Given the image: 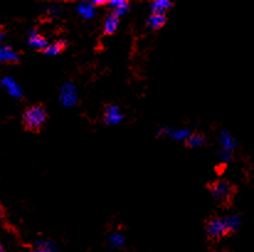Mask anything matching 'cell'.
<instances>
[{"label":"cell","instance_id":"obj_22","mask_svg":"<svg viewBox=\"0 0 254 252\" xmlns=\"http://www.w3.org/2000/svg\"><path fill=\"white\" fill-rule=\"evenodd\" d=\"M2 39H4V34H2V32H0V42L2 41Z\"/></svg>","mask_w":254,"mask_h":252},{"label":"cell","instance_id":"obj_9","mask_svg":"<svg viewBox=\"0 0 254 252\" xmlns=\"http://www.w3.org/2000/svg\"><path fill=\"white\" fill-rule=\"evenodd\" d=\"M119 26V16L114 12L108 15L105 20V25H104V34L105 35H113L114 32L118 30Z\"/></svg>","mask_w":254,"mask_h":252},{"label":"cell","instance_id":"obj_20","mask_svg":"<svg viewBox=\"0 0 254 252\" xmlns=\"http://www.w3.org/2000/svg\"><path fill=\"white\" fill-rule=\"evenodd\" d=\"M218 157H220V160L223 164H226V162H230L232 160V152L227 151V150H221L218 152Z\"/></svg>","mask_w":254,"mask_h":252},{"label":"cell","instance_id":"obj_4","mask_svg":"<svg viewBox=\"0 0 254 252\" xmlns=\"http://www.w3.org/2000/svg\"><path fill=\"white\" fill-rule=\"evenodd\" d=\"M61 101L64 106H73L77 103V89L73 84L67 83L62 86L60 95Z\"/></svg>","mask_w":254,"mask_h":252},{"label":"cell","instance_id":"obj_19","mask_svg":"<svg viewBox=\"0 0 254 252\" xmlns=\"http://www.w3.org/2000/svg\"><path fill=\"white\" fill-rule=\"evenodd\" d=\"M110 244L114 248H121L124 245V236L119 233L113 234L110 236Z\"/></svg>","mask_w":254,"mask_h":252},{"label":"cell","instance_id":"obj_11","mask_svg":"<svg viewBox=\"0 0 254 252\" xmlns=\"http://www.w3.org/2000/svg\"><path fill=\"white\" fill-rule=\"evenodd\" d=\"M167 22V17L166 15H157V14H152L151 16L148 17L147 20V25L151 27L152 30H158L161 27H163Z\"/></svg>","mask_w":254,"mask_h":252},{"label":"cell","instance_id":"obj_5","mask_svg":"<svg viewBox=\"0 0 254 252\" xmlns=\"http://www.w3.org/2000/svg\"><path fill=\"white\" fill-rule=\"evenodd\" d=\"M123 120V115L120 113V109L116 105H106L105 113H104V121L108 125H116V124L121 123Z\"/></svg>","mask_w":254,"mask_h":252},{"label":"cell","instance_id":"obj_24","mask_svg":"<svg viewBox=\"0 0 254 252\" xmlns=\"http://www.w3.org/2000/svg\"><path fill=\"white\" fill-rule=\"evenodd\" d=\"M2 216V209H1V207H0V218H1Z\"/></svg>","mask_w":254,"mask_h":252},{"label":"cell","instance_id":"obj_16","mask_svg":"<svg viewBox=\"0 0 254 252\" xmlns=\"http://www.w3.org/2000/svg\"><path fill=\"white\" fill-rule=\"evenodd\" d=\"M77 10L84 19H90V17L94 16L95 6L93 5V2H80V4L78 5Z\"/></svg>","mask_w":254,"mask_h":252},{"label":"cell","instance_id":"obj_18","mask_svg":"<svg viewBox=\"0 0 254 252\" xmlns=\"http://www.w3.org/2000/svg\"><path fill=\"white\" fill-rule=\"evenodd\" d=\"M167 132H168L169 136L173 137L174 140H188V139H189L190 135H191V134H190V130H188V129L173 130V131H170V130H167Z\"/></svg>","mask_w":254,"mask_h":252},{"label":"cell","instance_id":"obj_8","mask_svg":"<svg viewBox=\"0 0 254 252\" xmlns=\"http://www.w3.org/2000/svg\"><path fill=\"white\" fill-rule=\"evenodd\" d=\"M19 60V55L10 46H0V62L16 63Z\"/></svg>","mask_w":254,"mask_h":252},{"label":"cell","instance_id":"obj_21","mask_svg":"<svg viewBox=\"0 0 254 252\" xmlns=\"http://www.w3.org/2000/svg\"><path fill=\"white\" fill-rule=\"evenodd\" d=\"M34 252H47V251H46V250H43L42 248H37V246H36V249H35Z\"/></svg>","mask_w":254,"mask_h":252},{"label":"cell","instance_id":"obj_6","mask_svg":"<svg viewBox=\"0 0 254 252\" xmlns=\"http://www.w3.org/2000/svg\"><path fill=\"white\" fill-rule=\"evenodd\" d=\"M27 43H29L30 47L36 48L39 51H45L48 47L47 40L45 37L41 36L36 30H30L29 32V39H27Z\"/></svg>","mask_w":254,"mask_h":252},{"label":"cell","instance_id":"obj_23","mask_svg":"<svg viewBox=\"0 0 254 252\" xmlns=\"http://www.w3.org/2000/svg\"><path fill=\"white\" fill-rule=\"evenodd\" d=\"M0 252H4V248H2L1 244H0Z\"/></svg>","mask_w":254,"mask_h":252},{"label":"cell","instance_id":"obj_13","mask_svg":"<svg viewBox=\"0 0 254 252\" xmlns=\"http://www.w3.org/2000/svg\"><path fill=\"white\" fill-rule=\"evenodd\" d=\"M172 6V2L167 1V0H159V1L153 2V4L151 5V11L157 15H166L167 10L170 9Z\"/></svg>","mask_w":254,"mask_h":252},{"label":"cell","instance_id":"obj_3","mask_svg":"<svg viewBox=\"0 0 254 252\" xmlns=\"http://www.w3.org/2000/svg\"><path fill=\"white\" fill-rule=\"evenodd\" d=\"M205 231H206V235L209 236V239H212V240L223 238V236L231 234L225 220L220 218L210 219L206 223V226H205Z\"/></svg>","mask_w":254,"mask_h":252},{"label":"cell","instance_id":"obj_1","mask_svg":"<svg viewBox=\"0 0 254 252\" xmlns=\"http://www.w3.org/2000/svg\"><path fill=\"white\" fill-rule=\"evenodd\" d=\"M46 120H47V113L41 104L30 106L22 114V124L25 129L30 131H40L41 127L45 125Z\"/></svg>","mask_w":254,"mask_h":252},{"label":"cell","instance_id":"obj_10","mask_svg":"<svg viewBox=\"0 0 254 252\" xmlns=\"http://www.w3.org/2000/svg\"><path fill=\"white\" fill-rule=\"evenodd\" d=\"M220 142H221V146L223 147V150H227V151H231V152H232V150L237 146V142H236V140L233 139L232 135L227 131L221 132Z\"/></svg>","mask_w":254,"mask_h":252},{"label":"cell","instance_id":"obj_15","mask_svg":"<svg viewBox=\"0 0 254 252\" xmlns=\"http://www.w3.org/2000/svg\"><path fill=\"white\" fill-rule=\"evenodd\" d=\"M65 46H67V42L63 41V40H60V41L52 43V45H48V47L46 48L43 52H45V55L47 56H56L58 55V53L62 52V51L65 48Z\"/></svg>","mask_w":254,"mask_h":252},{"label":"cell","instance_id":"obj_2","mask_svg":"<svg viewBox=\"0 0 254 252\" xmlns=\"http://www.w3.org/2000/svg\"><path fill=\"white\" fill-rule=\"evenodd\" d=\"M209 189L213 198L222 205L231 204L236 194L235 185L225 179H218L216 182H212L209 185Z\"/></svg>","mask_w":254,"mask_h":252},{"label":"cell","instance_id":"obj_17","mask_svg":"<svg viewBox=\"0 0 254 252\" xmlns=\"http://www.w3.org/2000/svg\"><path fill=\"white\" fill-rule=\"evenodd\" d=\"M205 142H206V139H205L204 135L196 132V134L190 135L189 139L187 140V146L194 149V147L202 146V145H205Z\"/></svg>","mask_w":254,"mask_h":252},{"label":"cell","instance_id":"obj_12","mask_svg":"<svg viewBox=\"0 0 254 252\" xmlns=\"http://www.w3.org/2000/svg\"><path fill=\"white\" fill-rule=\"evenodd\" d=\"M109 6L113 9L114 14L118 15L119 17L123 16L124 14H126L127 10H128L129 4L127 1H124V0H119V1H109Z\"/></svg>","mask_w":254,"mask_h":252},{"label":"cell","instance_id":"obj_14","mask_svg":"<svg viewBox=\"0 0 254 252\" xmlns=\"http://www.w3.org/2000/svg\"><path fill=\"white\" fill-rule=\"evenodd\" d=\"M223 220H225L230 233H235V231H237L238 229L241 228V224H242V219H241V216L238 215V214H233V215L227 216V218H225Z\"/></svg>","mask_w":254,"mask_h":252},{"label":"cell","instance_id":"obj_7","mask_svg":"<svg viewBox=\"0 0 254 252\" xmlns=\"http://www.w3.org/2000/svg\"><path fill=\"white\" fill-rule=\"evenodd\" d=\"M1 85L4 86L5 90L7 91L9 95H11L12 98L20 99L22 96V90L20 88V85L12 80L11 77H4L1 80Z\"/></svg>","mask_w":254,"mask_h":252}]
</instances>
